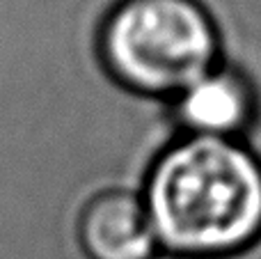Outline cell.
I'll use <instances>...</instances> for the list:
<instances>
[{"mask_svg":"<svg viewBox=\"0 0 261 259\" xmlns=\"http://www.w3.org/2000/svg\"><path fill=\"white\" fill-rule=\"evenodd\" d=\"M76 239L87 259H156L158 241L140 191L103 188L83 204Z\"/></svg>","mask_w":261,"mask_h":259,"instance_id":"277c9868","label":"cell"},{"mask_svg":"<svg viewBox=\"0 0 261 259\" xmlns=\"http://www.w3.org/2000/svg\"><path fill=\"white\" fill-rule=\"evenodd\" d=\"M140 195L163 255L227 257L261 237V161L243 140L174 138Z\"/></svg>","mask_w":261,"mask_h":259,"instance_id":"6da1fadb","label":"cell"},{"mask_svg":"<svg viewBox=\"0 0 261 259\" xmlns=\"http://www.w3.org/2000/svg\"><path fill=\"white\" fill-rule=\"evenodd\" d=\"M99 53L119 85L165 101L222 62L202 0H117L101 23Z\"/></svg>","mask_w":261,"mask_h":259,"instance_id":"7a4b0ae2","label":"cell"},{"mask_svg":"<svg viewBox=\"0 0 261 259\" xmlns=\"http://www.w3.org/2000/svg\"><path fill=\"white\" fill-rule=\"evenodd\" d=\"M170 108L181 136L243 140L257 117V92L239 67L222 60L170 99Z\"/></svg>","mask_w":261,"mask_h":259,"instance_id":"3957f363","label":"cell"}]
</instances>
